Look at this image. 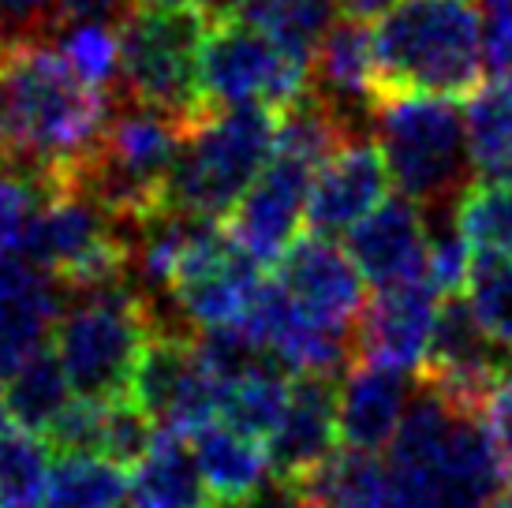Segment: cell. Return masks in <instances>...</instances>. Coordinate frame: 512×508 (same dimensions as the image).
<instances>
[{"label": "cell", "instance_id": "1", "mask_svg": "<svg viewBox=\"0 0 512 508\" xmlns=\"http://www.w3.org/2000/svg\"><path fill=\"white\" fill-rule=\"evenodd\" d=\"M109 113V94L79 79L42 34L0 45V157L72 184Z\"/></svg>", "mask_w": 512, "mask_h": 508}, {"label": "cell", "instance_id": "2", "mask_svg": "<svg viewBox=\"0 0 512 508\" xmlns=\"http://www.w3.org/2000/svg\"><path fill=\"white\" fill-rule=\"evenodd\" d=\"M389 508H490L509 494L512 467L486 411L419 381L385 456Z\"/></svg>", "mask_w": 512, "mask_h": 508}, {"label": "cell", "instance_id": "3", "mask_svg": "<svg viewBox=\"0 0 512 508\" xmlns=\"http://www.w3.org/2000/svg\"><path fill=\"white\" fill-rule=\"evenodd\" d=\"M385 94H438L468 101L486 75L475 0H397L374 27Z\"/></svg>", "mask_w": 512, "mask_h": 508}, {"label": "cell", "instance_id": "4", "mask_svg": "<svg viewBox=\"0 0 512 508\" xmlns=\"http://www.w3.org/2000/svg\"><path fill=\"white\" fill-rule=\"evenodd\" d=\"M277 113L266 105H221L191 120L169 176L165 210L221 221L270 165Z\"/></svg>", "mask_w": 512, "mask_h": 508}, {"label": "cell", "instance_id": "5", "mask_svg": "<svg viewBox=\"0 0 512 508\" xmlns=\"http://www.w3.org/2000/svg\"><path fill=\"white\" fill-rule=\"evenodd\" d=\"M370 131L400 195L427 213L453 210L475 176L460 101L438 94H385Z\"/></svg>", "mask_w": 512, "mask_h": 508}, {"label": "cell", "instance_id": "6", "mask_svg": "<svg viewBox=\"0 0 512 508\" xmlns=\"http://www.w3.org/2000/svg\"><path fill=\"white\" fill-rule=\"evenodd\" d=\"M187 127L191 120L124 98L109 113L72 184L98 195L128 225H139L165 210V191Z\"/></svg>", "mask_w": 512, "mask_h": 508}, {"label": "cell", "instance_id": "7", "mask_svg": "<svg viewBox=\"0 0 512 508\" xmlns=\"http://www.w3.org/2000/svg\"><path fill=\"white\" fill-rule=\"evenodd\" d=\"M53 325V352L79 396H128L135 367L154 337L157 307L131 281L72 292Z\"/></svg>", "mask_w": 512, "mask_h": 508}, {"label": "cell", "instance_id": "8", "mask_svg": "<svg viewBox=\"0 0 512 508\" xmlns=\"http://www.w3.org/2000/svg\"><path fill=\"white\" fill-rule=\"evenodd\" d=\"M206 27V12L128 8L120 15V94L180 120H199L206 113L199 75Z\"/></svg>", "mask_w": 512, "mask_h": 508}, {"label": "cell", "instance_id": "9", "mask_svg": "<svg viewBox=\"0 0 512 508\" xmlns=\"http://www.w3.org/2000/svg\"><path fill=\"white\" fill-rule=\"evenodd\" d=\"M135 225L116 217L98 195L68 184L34 221L23 258L68 292H90L131 277Z\"/></svg>", "mask_w": 512, "mask_h": 508}, {"label": "cell", "instance_id": "10", "mask_svg": "<svg viewBox=\"0 0 512 508\" xmlns=\"http://www.w3.org/2000/svg\"><path fill=\"white\" fill-rule=\"evenodd\" d=\"M202 101L221 105H266L281 113L311 94V60L273 42L266 30L240 15L210 19L202 38Z\"/></svg>", "mask_w": 512, "mask_h": 508}, {"label": "cell", "instance_id": "11", "mask_svg": "<svg viewBox=\"0 0 512 508\" xmlns=\"http://www.w3.org/2000/svg\"><path fill=\"white\" fill-rule=\"evenodd\" d=\"M266 281L270 277L262 273V262L232 236V228L199 217L184 262L176 269V281L169 296L161 299L172 307V318L165 325L176 329L180 318V329L187 333L247 325Z\"/></svg>", "mask_w": 512, "mask_h": 508}, {"label": "cell", "instance_id": "12", "mask_svg": "<svg viewBox=\"0 0 512 508\" xmlns=\"http://www.w3.org/2000/svg\"><path fill=\"white\" fill-rule=\"evenodd\" d=\"M128 396L154 419L157 430L184 438L221 419V378L202 363L195 333L172 325L154 329Z\"/></svg>", "mask_w": 512, "mask_h": 508}, {"label": "cell", "instance_id": "13", "mask_svg": "<svg viewBox=\"0 0 512 508\" xmlns=\"http://www.w3.org/2000/svg\"><path fill=\"white\" fill-rule=\"evenodd\" d=\"M512 370V355H505L486 337V329L475 322L468 299L445 296L438 307L434 337H430L427 359L415 378L438 389L456 404L471 411L490 408V396L498 393L501 378Z\"/></svg>", "mask_w": 512, "mask_h": 508}, {"label": "cell", "instance_id": "14", "mask_svg": "<svg viewBox=\"0 0 512 508\" xmlns=\"http://www.w3.org/2000/svg\"><path fill=\"white\" fill-rule=\"evenodd\" d=\"M281 292L299 314L311 322L337 329L356 337L359 314L367 307V277L352 262L348 247L333 236H303L277 258V277Z\"/></svg>", "mask_w": 512, "mask_h": 508}, {"label": "cell", "instance_id": "15", "mask_svg": "<svg viewBox=\"0 0 512 508\" xmlns=\"http://www.w3.org/2000/svg\"><path fill=\"white\" fill-rule=\"evenodd\" d=\"M311 94L341 116L352 135H367L382 105V79L374 57V30L344 15L318 42L311 57Z\"/></svg>", "mask_w": 512, "mask_h": 508}, {"label": "cell", "instance_id": "16", "mask_svg": "<svg viewBox=\"0 0 512 508\" xmlns=\"http://www.w3.org/2000/svg\"><path fill=\"white\" fill-rule=\"evenodd\" d=\"M314 169L296 157L273 150L270 165L247 187L240 206L228 213L232 236L255 254L262 266H277V258L299 240V225L307 221Z\"/></svg>", "mask_w": 512, "mask_h": 508}, {"label": "cell", "instance_id": "17", "mask_svg": "<svg viewBox=\"0 0 512 508\" xmlns=\"http://www.w3.org/2000/svg\"><path fill=\"white\" fill-rule=\"evenodd\" d=\"M438 307V288L427 277L378 288V296L367 299V307L359 314L356 355L419 374L423 359H427L430 337H434Z\"/></svg>", "mask_w": 512, "mask_h": 508}, {"label": "cell", "instance_id": "18", "mask_svg": "<svg viewBox=\"0 0 512 508\" xmlns=\"http://www.w3.org/2000/svg\"><path fill=\"white\" fill-rule=\"evenodd\" d=\"M389 187H393V176H389L378 139L356 135L314 172L307 225L318 236L348 232L389 195Z\"/></svg>", "mask_w": 512, "mask_h": 508}, {"label": "cell", "instance_id": "19", "mask_svg": "<svg viewBox=\"0 0 512 508\" xmlns=\"http://www.w3.org/2000/svg\"><path fill=\"white\" fill-rule=\"evenodd\" d=\"M344 247L374 288L423 277L430 247V213L400 191L385 195L356 228H348Z\"/></svg>", "mask_w": 512, "mask_h": 508}, {"label": "cell", "instance_id": "20", "mask_svg": "<svg viewBox=\"0 0 512 508\" xmlns=\"http://www.w3.org/2000/svg\"><path fill=\"white\" fill-rule=\"evenodd\" d=\"M412 378L408 370L385 367L374 359H352L337 385V423L348 449L385 452L397 438L400 423L412 404Z\"/></svg>", "mask_w": 512, "mask_h": 508}, {"label": "cell", "instance_id": "21", "mask_svg": "<svg viewBox=\"0 0 512 508\" xmlns=\"http://www.w3.org/2000/svg\"><path fill=\"white\" fill-rule=\"evenodd\" d=\"M341 441V423H337V385L333 378L303 374L292 381V396L281 415V423L266 441L273 460V475L281 482L299 479L303 471L322 464Z\"/></svg>", "mask_w": 512, "mask_h": 508}, {"label": "cell", "instance_id": "22", "mask_svg": "<svg viewBox=\"0 0 512 508\" xmlns=\"http://www.w3.org/2000/svg\"><path fill=\"white\" fill-rule=\"evenodd\" d=\"M57 318V281L27 258H0V381L53 337Z\"/></svg>", "mask_w": 512, "mask_h": 508}, {"label": "cell", "instance_id": "23", "mask_svg": "<svg viewBox=\"0 0 512 508\" xmlns=\"http://www.w3.org/2000/svg\"><path fill=\"white\" fill-rule=\"evenodd\" d=\"M191 452L199 460V471L217 508H240L270 486L273 460L266 441L251 438L221 419L191 434Z\"/></svg>", "mask_w": 512, "mask_h": 508}, {"label": "cell", "instance_id": "24", "mask_svg": "<svg viewBox=\"0 0 512 508\" xmlns=\"http://www.w3.org/2000/svg\"><path fill=\"white\" fill-rule=\"evenodd\" d=\"M131 467L128 508H217L184 434L157 430L154 445Z\"/></svg>", "mask_w": 512, "mask_h": 508}, {"label": "cell", "instance_id": "25", "mask_svg": "<svg viewBox=\"0 0 512 508\" xmlns=\"http://www.w3.org/2000/svg\"><path fill=\"white\" fill-rule=\"evenodd\" d=\"M307 508H389V471L378 452L363 449H333L288 482Z\"/></svg>", "mask_w": 512, "mask_h": 508}, {"label": "cell", "instance_id": "26", "mask_svg": "<svg viewBox=\"0 0 512 508\" xmlns=\"http://www.w3.org/2000/svg\"><path fill=\"white\" fill-rule=\"evenodd\" d=\"M4 400L15 426L42 434L57 423V415L75 400V385L53 348L30 352L19 367L4 378Z\"/></svg>", "mask_w": 512, "mask_h": 508}, {"label": "cell", "instance_id": "27", "mask_svg": "<svg viewBox=\"0 0 512 508\" xmlns=\"http://www.w3.org/2000/svg\"><path fill=\"white\" fill-rule=\"evenodd\" d=\"M292 374L277 359H262L221 385V423L258 441H270L292 396Z\"/></svg>", "mask_w": 512, "mask_h": 508}, {"label": "cell", "instance_id": "28", "mask_svg": "<svg viewBox=\"0 0 512 508\" xmlns=\"http://www.w3.org/2000/svg\"><path fill=\"white\" fill-rule=\"evenodd\" d=\"M475 180H512V83L494 75L464 105Z\"/></svg>", "mask_w": 512, "mask_h": 508}, {"label": "cell", "instance_id": "29", "mask_svg": "<svg viewBox=\"0 0 512 508\" xmlns=\"http://www.w3.org/2000/svg\"><path fill=\"white\" fill-rule=\"evenodd\" d=\"M128 475L124 464L94 452H60L49 467L42 508H124Z\"/></svg>", "mask_w": 512, "mask_h": 508}, {"label": "cell", "instance_id": "30", "mask_svg": "<svg viewBox=\"0 0 512 508\" xmlns=\"http://www.w3.org/2000/svg\"><path fill=\"white\" fill-rule=\"evenodd\" d=\"M64 187L53 172L0 157V258H23L34 221Z\"/></svg>", "mask_w": 512, "mask_h": 508}, {"label": "cell", "instance_id": "31", "mask_svg": "<svg viewBox=\"0 0 512 508\" xmlns=\"http://www.w3.org/2000/svg\"><path fill=\"white\" fill-rule=\"evenodd\" d=\"M337 12L341 0H243L240 19L255 23L273 42L311 60L318 42L337 23Z\"/></svg>", "mask_w": 512, "mask_h": 508}, {"label": "cell", "instance_id": "32", "mask_svg": "<svg viewBox=\"0 0 512 508\" xmlns=\"http://www.w3.org/2000/svg\"><path fill=\"white\" fill-rule=\"evenodd\" d=\"M453 210L471 251L512 258V180H475L464 187Z\"/></svg>", "mask_w": 512, "mask_h": 508}, {"label": "cell", "instance_id": "33", "mask_svg": "<svg viewBox=\"0 0 512 508\" xmlns=\"http://www.w3.org/2000/svg\"><path fill=\"white\" fill-rule=\"evenodd\" d=\"M49 441L34 430H0V508H42L49 482Z\"/></svg>", "mask_w": 512, "mask_h": 508}, {"label": "cell", "instance_id": "34", "mask_svg": "<svg viewBox=\"0 0 512 508\" xmlns=\"http://www.w3.org/2000/svg\"><path fill=\"white\" fill-rule=\"evenodd\" d=\"M468 307L486 337L512 355V258L509 254H475L468 273Z\"/></svg>", "mask_w": 512, "mask_h": 508}, {"label": "cell", "instance_id": "35", "mask_svg": "<svg viewBox=\"0 0 512 508\" xmlns=\"http://www.w3.org/2000/svg\"><path fill=\"white\" fill-rule=\"evenodd\" d=\"M60 57L72 64L79 79L98 90L120 86V23L113 19H83V23H60V38L53 42Z\"/></svg>", "mask_w": 512, "mask_h": 508}, {"label": "cell", "instance_id": "36", "mask_svg": "<svg viewBox=\"0 0 512 508\" xmlns=\"http://www.w3.org/2000/svg\"><path fill=\"white\" fill-rule=\"evenodd\" d=\"M471 273V243L464 240V232L456 228V221H445V210L430 213V247H427V277L438 296H456Z\"/></svg>", "mask_w": 512, "mask_h": 508}, {"label": "cell", "instance_id": "37", "mask_svg": "<svg viewBox=\"0 0 512 508\" xmlns=\"http://www.w3.org/2000/svg\"><path fill=\"white\" fill-rule=\"evenodd\" d=\"M483 30V60L490 75L512 71V0H475Z\"/></svg>", "mask_w": 512, "mask_h": 508}, {"label": "cell", "instance_id": "38", "mask_svg": "<svg viewBox=\"0 0 512 508\" xmlns=\"http://www.w3.org/2000/svg\"><path fill=\"white\" fill-rule=\"evenodd\" d=\"M53 23V0H0V27L12 34H42Z\"/></svg>", "mask_w": 512, "mask_h": 508}, {"label": "cell", "instance_id": "39", "mask_svg": "<svg viewBox=\"0 0 512 508\" xmlns=\"http://www.w3.org/2000/svg\"><path fill=\"white\" fill-rule=\"evenodd\" d=\"M128 12V0H53V23H83V19H116Z\"/></svg>", "mask_w": 512, "mask_h": 508}, {"label": "cell", "instance_id": "40", "mask_svg": "<svg viewBox=\"0 0 512 508\" xmlns=\"http://www.w3.org/2000/svg\"><path fill=\"white\" fill-rule=\"evenodd\" d=\"M486 423H490V430H494V438H498L501 452H505V460H509V467H512V370L501 378L498 393L490 396Z\"/></svg>", "mask_w": 512, "mask_h": 508}, {"label": "cell", "instance_id": "41", "mask_svg": "<svg viewBox=\"0 0 512 508\" xmlns=\"http://www.w3.org/2000/svg\"><path fill=\"white\" fill-rule=\"evenodd\" d=\"M240 508H307L303 501H299V494L288 486V482H281L277 479V486H266L258 497H251L247 505H240Z\"/></svg>", "mask_w": 512, "mask_h": 508}, {"label": "cell", "instance_id": "42", "mask_svg": "<svg viewBox=\"0 0 512 508\" xmlns=\"http://www.w3.org/2000/svg\"><path fill=\"white\" fill-rule=\"evenodd\" d=\"M344 15H352V19H382L389 8H397V0H341Z\"/></svg>", "mask_w": 512, "mask_h": 508}, {"label": "cell", "instance_id": "43", "mask_svg": "<svg viewBox=\"0 0 512 508\" xmlns=\"http://www.w3.org/2000/svg\"><path fill=\"white\" fill-rule=\"evenodd\" d=\"M143 8H180V12H206V0H135Z\"/></svg>", "mask_w": 512, "mask_h": 508}, {"label": "cell", "instance_id": "44", "mask_svg": "<svg viewBox=\"0 0 512 508\" xmlns=\"http://www.w3.org/2000/svg\"><path fill=\"white\" fill-rule=\"evenodd\" d=\"M12 415H8V400H4V385H0V430H8Z\"/></svg>", "mask_w": 512, "mask_h": 508}, {"label": "cell", "instance_id": "45", "mask_svg": "<svg viewBox=\"0 0 512 508\" xmlns=\"http://www.w3.org/2000/svg\"><path fill=\"white\" fill-rule=\"evenodd\" d=\"M490 508H512V497L505 494V497H501V501H498V505H490Z\"/></svg>", "mask_w": 512, "mask_h": 508}, {"label": "cell", "instance_id": "46", "mask_svg": "<svg viewBox=\"0 0 512 508\" xmlns=\"http://www.w3.org/2000/svg\"><path fill=\"white\" fill-rule=\"evenodd\" d=\"M509 497H512V486H509Z\"/></svg>", "mask_w": 512, "mask_h": 508}]
</instances>
